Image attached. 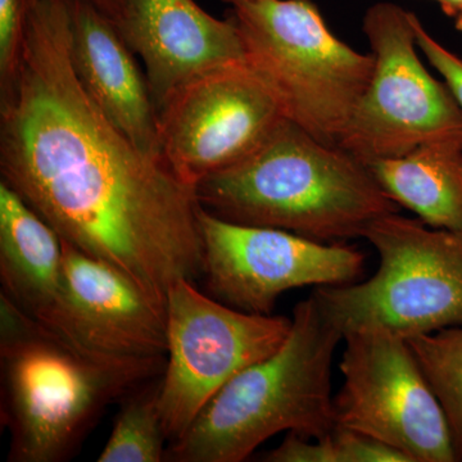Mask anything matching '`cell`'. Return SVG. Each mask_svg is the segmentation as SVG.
Listing matches in <instances>:
<instances>
[{
    "instance_id": "cell-16",
    "label": "cell",
    "mask_w": 462,
    "mask_h": 462,
    "mask_svg": "<svg viewBox=\"0 0 462 462\" xmlns=\"http://www.w3.org/2000/svg\"><path fill=\"white\" fill-rule=\"evenodd\" d=\"M400 207L436 229L462 233V149L430 143L367 165Z\"/></svg>"
},
{
    "instance_id": "cell-17",
    "label": "cell",
    "mask_w": 462,
    "mask_h": 462,
    "mask_svg": "<svg viewBox=\"0 0 462 462\" xmlns=\"http://www.w3.org/2000/svg\"><path fill=\"white\" fill-rule=\"evenodd\" d=\"M161 375L133 389L121 410L98 462H163L170 442L160 411Z\"/></svg>"
},
{
    "instance_id": "cell-13",
    "label": "cell",
    "mask_w": 462,
    "mask_h": 462,
    "mask_svg": "<svg viewBox=\"0 0 462 462\" xmlns=\"http://www.w3.org/2000/svg\"><path fill=\"white\" fill-rule=\"evenodd\" d=\"M111 20L141 57L157 111L190 79L245 60L236 21L218 20L194 0H120Z\"/></svg>"
},
{
    "instance_id": "cell-3",
    "label": "cell",
    "mask_w": 462,
    "mask_h": 462,
    "mask_svg": "<svg viewBox=\"0 0 462 462\" xmlns=\"http://www.w3.org/2000/svg\"><path fill=\"white\" fill-rule=\"evenodd\" d=\"M166 357L93 354L0 293V419L11 437L7 461L69 460L109 404L162 375Z\"/></svg>"
},
{
    "instance_id": "cell-18",
    "label": "cell",
    "mask_w": 462,
    "mask_h": 462,
    "mask_svg": "<svg viewBox=\"0 0 462 462\" xmlns=\"http://www.w3.org/2000/svg\"><path fill=\"white\" fill-rule=\"evenodd\" d=\"M445 413L457 462H462V327L407 338Z\"/></svg>"
},
{
    "instance_id": "cell-21",
    "label": "cell",
    "mask_w": 462,
    "mask_h": 462,
    "mask_svg": "<svg viewBox=\"0 0 462 462\" xmlns=\"http://www.w3.org/2000/svg\"><path fill=\"white\" fill-rule=\"evenodd\" d=\"M416 44L430 65L442 75L462 109V58L443 47L427 32L419 17H415Z\"/></svg>"
},
{
    "instance_id": "cell-22",
    "label": "cell",
    "mask_w": 462,
    "mask_h": 462,
    "mask_svg": "<svg viewBox=\"0 0 462 462\" xmlns=\"http://www.w3.org/2000/svg\"><path fill=\"white\" fill-rule=\"evenodd\" d=\"M434 2L439 3L443 12L449 17H454L455 20L462 14V0H434Z\"/></svg>"
},
{
    "instance_id": "cell-19",
    "label": "cell",
    "mask_w": 462,
    "mask_h": 462,
    "mask_svg": "<svg viewBox=\"0 0 462 462\" xmlns=\"http://www.w3.org/2000/svg\"><path fill=\"white\" fill-rule=\"evenodd\" d=\"M33 0H0V88L11 83L23 56Z\"/></svg>"
},
{
    "instance_id": "cell-25",
    "label": "cell",
    "mask_w": 462,
    "mask_h": 462,
    "mask_svg": "<svg viewBox=\"0 0 462 462\" xmlns=\"http://www.w3.org/2000/svg\"><path fill=\"white\" fill-rule=\"evenodd\" d=\"M455 26H456V29L458 30V32H462V14H461V16H458L457 18H456Z\"/></svg>"
},
{
    "instance_id": "cell-20",
    "label": "cell",
    "mask_w": 462,
    "mask_h": 462,
    "mask_svg": "<svg viewBox=\"0 0 462 462\" xmlns=\"http://www.w3.org/2000/svg\"><path fill=\"white\" fill-rule=\"evenodd\" d=\"M266 462H339V449L333 430L320 438L287 433L281 445L263 455Z\"/></svg>"
},
{
    "instance_id": "cell-1",
    "label": "cell",
    "mask_w": 462,
    "mask_h": 462,
    "mask_svg": "<svg viewBox=\"0 0 462 462\" xmlns=\"http://www.w3.org/2000/svg\"><path fill=\"white\" fill-rule=\"evenodd\" d=\"M0 173L88 256L166 306L203 273L196 189L99 108L69 56L67 0H33L20 66L0 88Z\"/></svg>"
},
{
    "instance_id": "cell-8",
    "label": "cell",
    "mask_w": 462,
    "mask_h": 462,
    "mask_svg": "<svg viewBox=\"0 0 462 462\" xmlns=\"http://www.w3.org/2000/svg\"><path fill=\"white\" fill-rule=\"evenodd\" d=\"M181 279L167 291V363L160 411L179 439L231 378L281 348L291 319L240 311Z\"/></svg>"
},
{
    "instance_id": "cell-5",
    "label": "cell",
    "mask_w": 462,
    "mask_h": 462,
    "mask_svg": "<svg viewBox=\"0 0 462 462\" xmlns=\"http://www.w3.org/2000/svg\"><path fill=\"white\" fill-rule=\"evenodd\" d=\"M245 60L284 117L339 147L373 78V53L339 41L311 0H249L234 5Z\"/></svg>"
},
{
    "instance_id": "cell-2",
    "label": "cell",
    "mask_w": 462,
    "mask_h": 462,
    "mask_svg": "<svg viewBox=\"0 0 462 462\" xmlns=\"http://www.w3.org/2000/svg\"><path fill=\"white\" fill-rule=\"evenodd\" d=\"M202 208L230 223L324 243L363 238L400 206L363 161L282 121L252 153L196 187Z\"/></svg>"
},
{
    "instance_id": "cell-9",
    "label": "cell",
    "mask_w": 462,
    "mask_h": 462,
    "mask_svg": "<svg viewBox=\"0 0 462 462\" xmlns=\"http://www.w3.org/2000/svg\"><path fill=\"white\" fill-rule=\"evenodd\" d=\"M343 342L336 425L384 443L407 462H457L445 413L407 339L372 328Z\"/></svg>"
},
{
    "instance_id": "cell-4",
    "label": "cell",
    "mask_w": 462,
    "mask_h": 462,
    "mask_svg": "<svg viewBox=\"0 0 462 462\" xmlns=\"http://www.w3.org/2000/svg\"><path fill=\"white\" fill-rule=\"evenodd\" d=\"M340 342L314 294L300 300L281 348L231 378L170 443L166 461L242 462L282 431L327 436L336 427L331 369Z\"/></svg>"
},
{
    "instance_id": "cell-7",
    "label": "cell",
    "mask_w": 462,
    "mask_h": 462,
    "mask_svg": "<svg viewBox=\"0 0 462 462\" xmlns=\"http://www.w3.org/2000/svg\"><path fill=\"white\" fill-rule=\"evenodd\" d=\"M415 17L394 3L367 9L364 32L375 66L339 147L369 165L430 143L462 149V109L418 56Z\"/></svg>"
},
{
    "instance_id": "cell-10",
    "label": "cell",
    "mask_w": 462,
    "mask_h": 462,
    "mask_svg": "<svg viewBox=\"0 0 462 462\" xmlns=\"http://www.w3.org/2000/svg\"><path fill=\"white\" fill-rule=\"evenodd\" d=\"M199 217L207 291L240 311L272 315L279 297L291 289L363 281L366 256L346 242L230 223L202 207Z\"/></svg>"
},
{
    "instance_id": "cell-24",
    "label": "cell",
    "mask_w": 462,
    "mask_h": 462,
    "mask_svg": "<svg viewBox=\"0 0 462 462\" xmlns=\"http://www.w3.org/2000/svg\"><path fill=\"white\" fill-rule=\"evenodd\" d=\"M224 2L229 3V5H231V7H234V5H242V3L249 2V0H224Z\"/></svg>"
},
{
    "instance_id": "cell-23",
    "label": "cell",
    "mask_w": 462,
    "mask_h": 462,
    "mask_svg": "<svg viewBox=\"0 0 462 462\" xmlns=\"http://www.w3.org/2000/svg\"><path fill=\"white\" fill-rule=\"evenodd\" d=\"M87 2L96 5L100 11L105 12L107 16L112 18L115 16L116 9H117L120 0H87Z\"/></svg>"
},
{
    "instance_id": "cell-6",
    "label": "cell",
    "mask_w": 462,
    "mask_h": 462,
    "mask_svg": "<svg viewBox=\"0 0 462 462\" xmlns=\"http://www.w3.org/2000/svg\"><path fill=\"white\" fill-rule=\"evenodd\" d=\"M379 254L366 281L318 287L314 296L343 338L380 328L404 338L462 327V233L393 212L365 230Z\"/></svg>"
},
{
    "instance_id": "cell-12",
    "label": "cell",
    "mask_w": 462,
    "mask_h": 462,
    "mask_svg": "<svg viewBox=\"0 0 462 462\" xmlns=\"http://www.w3.org/2000/svg\"><path fill=\"white\" fill-rule=\"evenodd\" d=\"M33 318L103 357L136 360L167 355L166 306L116 267L65 240L56 297Z\"/></svg>"
},
{
    "instance_id": "cell-14",
    "label": "cell",
    "mask_w": 462,
    "mask_h": 462,
    "mask_svg": "<svg viewBox=\"0 0 462 462\" xmlns=\"http://www.w3.org/2000/svg\"><path fill=\"white\" fill-rule=\"evenodd\" d=\"M67 2L69 56L85 90L136 147L163 158L156 103L135 53L105 12L87 0Z\"/></svg>"
},
{
    "instance_id": "cell-15",
    "label": "cell",
    "mask_w": 462,
    "mask_h": 462,
    "mask_svg": "<svg viewBox=\"0 0 462 462\" xmlns=\"http://www.w3.org/2000/svg\"><path fill=\"white\" fill-rule=\"evenodd\" d=\"M63 240L16 190L0 181L2 294L32 316L53 302L62 276Z\"/></svg>"
},
{
    "instance_id": "cell-11",
    "label": "cell",
    "mask_w": 462,
    "mask_h": 462,
    "mask_svg": "<svg viewBox=\"0 0 462 462\" xmlns=\"http://www.w3.org/2000/svg\"><path fill=\"white\" fill-rule=\"evenodd\" d=\"M269 88L245 60L215 67L182 84L158 109L161 151L196 189L236 165L284 120Z\"/></svg>"
}]
</instances>
